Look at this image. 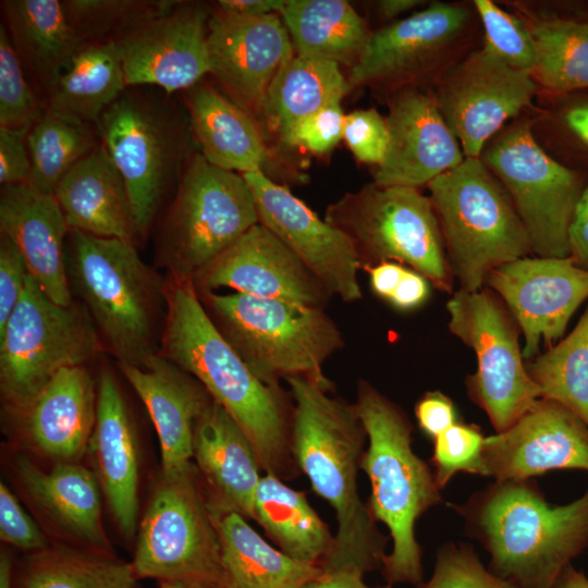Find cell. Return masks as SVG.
Wrapping results in <instances>:
<instances>
[{"label":"cell","mask_w":588,"mask_h":588,"mask_svg":"<svg viewBox=\"0 0 588 588\" xmlns=\"http://www.w3.org/2000/svg\"><path fill=\"white\" fill-rule=\"evenodd\" d=\"M292 399L291 451L313 490L334 510V544L320 564L323 572L382 566L388 537L358 493L357 473L367 443L355 405L304 378L285 379Z\"/></svg>","instance_id":"cell-1"},{"label":"cell","mask_w":588,"mask_h":588,"mask_svg":"<svg viewBox=\"0 0 588 588\" xmlns=\"http://www.w3.org/2000/svg\"><path fill=\"white\" fill-rule=\"evenodd\" d=\"M160 354L192 375L244 430L267 474L297 475L290 407L281 387L259 380L222 336L192 281L167 278Z\"/></svg>","instance_id":"cell-2"},{"label":"cell","mask_w":588,"mask_h":588,"mask_svg":"<svg viewBox=\"0 0 588 588\" xmlns=\"http://www.w3.org/2000/svg\"><path fill=\"white\" fill-rule=\"evenodd\" d=\"M450 507L489 553V571L518 588H554L588 547V489L552 505L531 479L494 481Z\"/></svg>","instance_id":"cell-3"},{"label":"cell","mask_w":588,"mask_h":588,"mask_svg":"<svg viewBox=\"0 0 588 588\" xmlns=\"http://www.w3.org/2000/svg\"><path fill=\"white\" fill-rule=\"evenodd\" d=\"M66 271L72 294L118 364L144 368L160 354L168 282L134 243L70 230Z\"/></svg>","instance_id":"cell-4"},{"label":"cell","mask_w":588,"mask_h":588,"mask_svg":"<svg viewBox=\"0 0 588 588\" xmlns=\"http://www.w3.org/2000/svg\"><path fill=\"white\" fill-rule=\"evenodd\" d=\"M356 412L367 434L360 469L370 482L367 504L390 532L392 551L382 561L387 584L422 583L421 548L415 524L442 502L433 470L412 448V424L394 402L367 381H359Z\"/></svg>","instance_id":"cell-5"},{"label":"cell","mask_w":588,"mask_h":588,"mask_svg":"<svg viewBox=\"0 0 588 588\" xmlns=\"http://www.w3.org/2000/svg\"><path fill=\"white\" fill-rule=\"evenodd\" d=\"M216 328L264 383L304 377L332 390L323 364L344 345L323 308L241 293H197Z\"/></svg>","instance_id":"cell-6"},{"label":"cell","mask_w":588,"mask_h":588,"mask_svg":"<svg viewBox=\"0 0 588 588\" xmlns=\"http://www.w3.org/2000/svg\"><path fill=\"white\" fill-rule=\"evenodd\" d=\"M427 186L460 291L481 290L492 270L532 253L510 196L480 158H465Z\"/></svg>","instance_id":"cell-7"},{"label":"cell","mask_w":588,"mask_h":588,"mask_svg":"<svg viewBox=\"0 0 588 588\" xmlns=\"http://www.w3.org/2000/svg\"><path fill=\"white\" fill-rule=\"evenodd\" d=\"M323 219L351 238L362 268L395 261L438 290L452 291L454 277L440 223L430 197L418 188L372 182L328 205Z\"/></svg>","instance_id":"cell-8"},{"label":"cell","mask_w":588,"mask_h":588,"mask_svg":"<svg viewBox=\"0 0 588 588\" xmlns=\"http://www.w3.org/2000/svg\"><path fill=\"white\" fill-rule=\"evenodd\" d=\"M257 223L254 196L243 175L217 168L195 152L166 216L158 260L168 278L193 282Z\"/></svg>","instance_id":"cell-9"},{"label":"cell","mask_w":588,"mask_h":588,"mask_svg":"<svg viewBox=\"0 0 588 588\" xmlns=\"http://www.w3.org/2000/svg\"><path fill=\"white\" fill-rule=\"evenodd\" d=\"M199 478L194 464L160 476L139 526L132 563L138 578L219 588V535Z\"/></svg>","instance_id":"cell-10"},{"label":"cell","mask_w":588,"mask_h":588,"mask_svg":"<svg viewBox=\"0 0 588 588\" xmlns=\"http://www.w3.org/2000/svg\"><path fill=\"white\" fill-rule=\"evenodd\" d=\"M102 348L98 331L75 302L51 301L27 275L19 304L0 330V389L17 408L33 399L61 369L85 366Z\"/></svg>","instance_id":"cell-11"},{"label":"cell","mask_w":588,"mask_h":588,"mask_svg":"<svg viewBox=\"0 0 588 588\" xmlns=\"http://www.w3.org/2000/svg\"><path fill=\"white\" fill-rule=\"evenodd\" d=\"M446 309L449 330L477 358V369L466 380L468 395L487 414L495 432H502L541 397L524 363L520 330L489 289L457 291Z\"/></svg>","instance_id":"cell-12"},{"label":"cell","mask_w":588,"mask_h":588,"mask_svg":"<svg viewBox=\"0 0 588 588\" xmlns=\"http://www.w3.org/2000/svg\"><path fill=\"white\" fill-rule=\"evenodd\" d=\"M480 159L502 184L538 257H569L568 229L585 185L549 156L528 121L518 120L491 140Z\"/></svg>","instance_id":"cell-13"},{"label":"cell","mask_w":588,"mask_h":588,"mask_svg":"<svg viewBox=\"0 0 588 588\" xmlns=\"http://www.w3.org/2000/svg\"><path fill=\"white\" fill-rule=\"evenodd\" d=\"M96 124L101 145L125 183L136 232L144 236L181 163V134L160 110L124 94Z\"/></svg>","instance_id":"cell-14"},{"label":"cell","mask_w":588,"mask_h":588,"mask_svg":"<svg viewBox=\"0 0 588 588\" xmlns=\"http://www.w3.org/2000/svg\"><path fill=\"white\" fill-rule=\"evenodd\" d=\"M537 83L482 47L446 69L432 94L465 158H480L487 143L531 103Z\"/></svg>","instance_id":"cell-15"},{"label":"cell","mask_w":588,"mask_h":588,"mask_svg":"<svg viewBox=\"0 0 588 588\" xmlns=\"http://www.w3.org/2000/svg\"><path fill=\"white\" fill-rule=\"evenodd\" d=\"M504 303L524 336L523 357L559 342L588 299V269L571 257H524L492 270L486 281Z\"/></svg>","instance_id":"cell-16"},{"label":"cell","mask_w":588,"mask_h":588,"mask_svg":"<svg viewBox=\"0 0 588 588\" xmlns=\"http://www.w3.org/2000/svg\"><path fill=\"white\" fill-rule=\"evenodd\" d=\"M242 175L253 193L259 223L299 258L331 296L347 303L360 299L362 265L351 238L265 173Z\"/></svg>","instance_id":"cell-17"},{"label":"cell","mask_w":588,"mask_h":588,"mask_svg":"<svg viewBox=\"0 0 588 588\" xmlns=\"http://www.w3.org/2000/svg\"><path fill=\"white\" fill-rule=\"evenodd\" d=\"M207 50L209 74L261 128L268 91L295 56L280 14L241 17L217 11L208 20Z\"/></svg>","instance_id":"cell-18"},{"label":"cell","mask_w":588,"mask_h":588,"mask_svg":"<svg viewBox=\"0 0 588 588\" xmlns=\"http://www.w3.org/2000/svg\"><path fill=\"white\" fill-rule=\"evenodd\" d=\"M561 469L588 473V426L556 402L540 397L510 428L485 438L480 476L529 480Z\"/></svg>","instance_id":"cell-19"},{"label":"cell","mask_w":588,"mask_h":588,"mask_svg":"<svg viewBox=\"0 0 588 588\" xmlns=\"http://www.w3.org/2000/svg\"><path fill=\"white\" fill-rule=\"evenodd\" d=\"M204 5L187 4L146 16L118 40L126 85L189 89L210 73Z\"/></svg>","instance_id":"cell-20"},{"label":"cell","mask_w":588,"mask_h":588,"mask_svg":"<svg viewBox=\"0 0 588 588\" xmlns=\"http://www.w3.org/2000/svg\"><path fill=\"white\" fill-rule=\"evenodd\" d=\"M197 293L229 287L260 298L323 308L331 295L274 234L255 224L193 280Z\"/></svg>","instance_id":"cell-21"},{"label":"cell","mask_w":588,"mask_h":588,"mask_svg":"<svg viewBox=\"0 0 588 588\" xmlns=\"http://www.w3.org/2000/svg\"><path fill=\"white\" fill-rule=\"evenodd\" d=\"M468 11L432 2L426 9L371 33L357 63L350 69L351 89L385 86L396 90L436 65L464 30Z\"/></svg>","instance_id":"cell-22"},{"label":"cell","mask_w":588,"mask_h":588,"mask_svg":"<svg viewBox=\"0 0 588 588\" xmlns=\"http://www.w3.org/2000/svg\"><path fill=\"white\" fill-rule=\"evenodd\" d=\"M388 107L389 147L375 184L418 188L464 161L432 94L402 87L393 90Z\"/></svg>","instance_id":"cell-23"},{"label":"cell","mask_w":588,"mask_h":588,"mask_svg":"<svg viewBox=\"0 0 588 588\" xmlns=\"http://www.w3.org/2000/svg\"><path fill=\"white\" fill-rule=\"evenodd\" d=\"M0 231L22 254L29 275L54 303H74L66 271L69 226L53 195L27 183L3 185Z\"/></svg>","instance_id":"cell-24"},{"label":"cell","mask_w":588,"mask_h":588,"mask_svg":"<svg viewBox=\"0 0 588 588\" xmlns=\"http://www.w3.org/2000/svg\"><path fill=\"white\" fill-rule=\"evenodd\" d=\"M142 400L156 428L161 451V475L186 470L193 463L197 419L212 402L192 375L163 357L154 356L144 368L118 364Z\"/></svg>","instance_id":"cell-25"},{"label":"cell","mask_w":588,"mask_h":588,"mask_svg":"<svg viewBox=\"0 0 588 588\" xmlns=\"http://www.w3.org/2000/svg\"><path fill=\"white\" fill-rule=\"evenodd\" d=\"M97 479L111 514L127 539L138 514V457L135 429L113 373L103 369L97 384V411L89 441Z\"/></svg>","instance_id":"cell-26"},{"label":"cell","mask_w":588,"mask_h":588,"mask_svg":"<svg viewBox=\"0 0 588 588\" xmlns=\"http://www.w3.org/2000/svg\"><path fill=\"white\" fill-rule=\"evenodd\" d=\"M12 409L37 450L61 462H72L89 446L97 387L85 366L66 367L27 403Z\"/></svg>","instance_id":"cell-27"},{"label":"cell","mask_w":588,"mask_h":588,"mask_svg":"<svg viewBox=\"0 0 588 588\" xmlns=\"http://www.w3.org/2000/svg\"><path fill=\"white\" fill-rule=\"evenodd\" d=\"M193 458L210 495L244 518L254 519L262 468L244 430L213 400L195 424Z\"/></svg>","instance_id":"cell-28"},{"label":"cell","mask_w":588,"mask_h":588,"mask_svg":"<svg viewBox=\"0 0 588 588\" xmlns=\"http://www.w3.org/2000/svg\"><path fill=\"white\" fill-rule=\"evenodd\" d=\"M53 196L70 230L134 243L137 232L127 189L102 145L68 172Z\"/></svg>","instance_id":"cell-29"},{"label":"cell","mask_w":588,"mask_h":588,"mask_svg":"<svg viewBox=\"0 0 588 588\" xmlns=\"http://www.w3.org/2000/svg\"><path fill=\"white\" fill-rule=\"evenodd\" d=\"M193 135L212 166L237 172H262L271 163L266 136L258 123L228 96L197 84L187 96Z\"/></svg>","instance_id":"cell-30"},{"label":"cell","mask_w":588,"mask_h":588,"mask_svg":"<svg viewBox=\"0 0 588 588\" xmlns=\"http://www.w3.org/2000/svg\"><path fill=\"white\" fill-rule=\"evenodd\" d=\"M208 509L220 541L219 588H301L322 573L270 546L246 518L211 495Z\"/></svg>","instance_id":"cell-31"},{"label":"cell","mask_w":588,"mask_h":588,"mask_svg":"<svg viewBox=\"0 0 588 588\" xmlns=\"http://www.w3.org/2000/svg\"><path fill=\"white\" fill-rule=\"evenodd\" d=\"M16 473L32 501L56 526L90 546L108 547L99 481L90 470L73 462H59L44 471L20 456Z\"/></svg>","instance_id":"cell-32"},{"label":"cell","mask_w":588,"mask_h":588,"mask_svg":"<svg viewBox=\"0 0 588 588\" xmlns=\"http://www.w3.org/2000/svg\"><path fill=\"white\" fill-rule=\"evenodd\" d=\"M280 16L295 54L353 68L371 32L345 0H286Z\"/></svg>","instance_id":"cell-33"},{"label":"cell","mask_w":588,"mask_h":588,"mask_svg":"<svg viewBox=\"0 0 588 588\" xmlns=\"http://www.w3.org/2000/svg\"><path fill=\"white\" fill-rule=\"evenodd\" d=\"M11 41L20 57L48 85L84 47L68 1L11 0L4 2Z\"/></svg>","instance_id":"cell-34"},{"label":"cell","mask_w":588,"mask_h":588,"mask_svg":"<svg viewBox=\"0 0 588 588\" xmlns=\"http://www.w3.org/2000/svg\"><path fill=\"white\" fill-rule=\"evenodd\" d=\"M254 520L282 552L302 563L320 567L334 544V536L305 493L273 474L262 476L258 485Z\"/></svg>","instance_id":"cell-35"},{"label":"cell","mask_w":588,"mask_h":588,"mask_svg":"<svg viewBox=\"0 0 588 588\" xmlns=\"http://www.w3.org/2000/svg\"><path fill=\"white\" fill-rule=\"evenodd\" d=\"M126 86L119 42L85 45L50 85L49 108L86 123H97Z\"/></svg>","instance_id":"cell-36"},{"label":"cell","mask_w":588,"mask_h":588,"mask_svg":"<svg viewBox=\"0 0 588 588\" xmlns=\"http://www.w3.org/2000/svg\"><path fill=\"white\" fill-rule=\"evenodd\" d=\"M351 90L339 64L295 54L272 83L265 103L261 130L281 139L296 123Z\"/></svg>","instance_id":"cell-37"},{"label":"cell","mask_w":588,"mask_h":588,"mask_svg":"<svg viewBox=\"0 0 588 588\" xmlns=\"http://www.w3.org/2000/svg\"><path fill=\"white\" fill-rule=\"evenodd\" d=\"M27 145V184L47 195H53L68 172L97 147L89 123L50 108L30 126Z\"/></svg>","instance_id":"cell-38"},{"label":"cell","mask_w":588,"mask_h":588,"mask_svg":"<svg viewBox=\"0 0 588 588\" xmlns=\"http://www.w3.org/2000/svg\"><path fill=\"white\" fill-rule=\"evenodd\" d=\"M130 563L100 553L44 549L20 574L16 588H135Z\"/></svg>","instance_id":"cell-39"},{"label":"cell","mask_w":588,"mask_h":588,"mask_svg":"<svg viewBox=\"0 0 588 588\" xmlns=\"http://www.w3.org/2000/svg\"><path fill=\"white\" fill-rule=\"evenodd\" d=\"M542 399L556 402L588 426V307L575 328L526 363Z\"/></svg>","instance_id":"cell-40"},{"label":"cell","mask_w":588,"mask_h":588,"mask_svg":"<svg viewBox=\"0 0 588 588\" xmlns=\"http://www.w3.org/2000/svg\"><path fill=\"white\" fill-rule=\"evenodd\" d=\"M530 30L536 62L531 76L554 91L588 88V22L538 21Z\"/></svg>","instance_id":"cell-41"},{"label":"cell","mask_w":588,"mask_h":588,"mask_svg":"<svg viewBox=\"0 0 588 588\" xmlns=\"http://www.w3.org/2000/svg\"><path fill=\"white\" fill-rule=\"evenodd\" d=\"M485 32L483 47L511 68L531 74L536 49L530 30L491 0H475Z\"/></svg>","instance_id":"cell-42"},{"label":"cell","mask_w":588,"mask_h":588,"mask_svg":"<svg viewBox=\"0 0 588 588\" xmlns=\"http://www.w3.org/2000/svg\"><path fill=\"white\" fill-rule=\"evenodd\" d=\"M40 114L9 32L0 25V126H32Z\"/></svg>","instance_id":"cell-43"},{"label":"cell","mask_w":588,"mask_h":588,"mask_svg":"<svg viewBox=\"0 0 588 588\" xmlns=\"http://www.w3.org/2000/svg\"><path fill=\"white\" fill-rule=\"evenodd\" d=\"M485 438L478 426L458 421L433 440L431 464L441 490L457 473L480 475Z\"/></svg>","instance_id":"cell-44"},{"label":"cell","mask_w":588,"mask_h":588,"mask_svg":"<svg viewBox=\"0 0 588 588\" xmlns=\"http://www.w3.org/2000/svg\"><path fill=\"white\" fill-rule=\"evenodd\" d=\"M417 588H518L486 568L474 549L446 543L438 550L432 575Z\"/></svg>","instance_id":"cell-45"},{"label":"cell","mask_w":588,"mask_h":588,"mask_svg":"<svg viewBox=\"0 0 588 588\" xmlns=\"http://www.w3.org/2000/svg\"><path fill=\"white\" fill-rule=\"evenodd\" d=\"M343 138L357 160L379 167L389 147L385 118L376 109H360L345 114Z\"/></svg>","instance_id":"cell-46"},{"label":"cell","mask_w":588,"mask_h":588,"mask_svg":"<svg viewBox=\"0 0 588 588\" xmlns=\"http://www.w3.org/2000/svg\"><path fill=\"white\" fill-rule=\"evenodd\" d=\"M344 120L341 102H333L296 123L280 140L314 154H326L343 138Z\"/></svg>","instance_id":"cell-47"},{"label":"cell","mask_w":588,"mask_h":588,"mask_svg":"<svg viewBox=\"0 0 588 588\" xmlns=\"http://www.w3.org/2000/svg\"><path fill=\"white\" fill-rule=\"evenodd\" d=\"M0 538L23 550H44L47 546L40 528L3 482L0 483Z\"/></svg>","instance_id":"cell-48"},{"label":"cell","mask_w":588,"mask_h":588,"mask_svg":"<svg viewBox=\"0 0 588 588\" xmlns=\"http://www.w3.org/2000/svg\"><path fill=\"white\" fill-rule=\"evenodd\" d=\"M28 270L17 247L5 236H0V330L20 302L25 289Z\"/></svg>","instance_id":"cell-49"},{"label":"cell","mask_w":588,"mask_h":588,"mask_svg":"<svg viewBox=\"0 0 588 588\" xmlns=\"http://www.w3.org/2000/svg\"><path fill=\"white\" fill-rule=\"evenodd\" d=\"M30 126H0V183L13 185L27 183L30 157L27 136Z\"/></svg>","instance_id":"cell-50"},{"label":"cell","mask_w":588,"mask_h":588,"mask_svg":"<svg viewBox=\"0 0 588 588\" xmlns=\"http://www.w3.org/2000/svg\"><path fill=\"white\" fill-rule=\"evenodd\" d=\"M420 430L434 440L457 421L453 401L440 391L426 392L415 405Z\"/></svg>","instance_id":"cell-51"},{"label":"cell","mask_w":588,"mask_h":588,"mask_svg":"<svg viewBox=\"0 0 588 588\" xmlns=\"http://www.w3.org/2000/svg\"><path fill=\"white\" fill-rule=\"evenodd\" d=\"M569 257L588 269V183L576 205L568 229Z\"/></svg>","instance_id":"cell-52"},{"label":"cell","mask_w":588,"mask_h":588,"mask_svg":"<svg viewBox=\"0 0 588 588\" xmlns=\"http://www.w3.org/2000/svg\"><path fill=\"white\" fill-rule=\"evenodd\" d=\"M429 283L424 275L407 268L388 302L401 310L415 309L427 301Z\"/></svg>","instance_id":"cell-53"},{"label":"cell","mask_w":588,"mask_h":588,"mask_svg":"<svg viewBox=\"0 0 588 588\" xmlns=\"http://www.w3.org/2000/svg\"><path fill=\"white\" fill-rule=\"evenodd\" d=\"M286 0H220L217 11L241 17L280 14Z\"/></svg>","instance_id":"cell-54"},{"label":"cell","mask_w":588,"mask_h":588,"mask_svg":"<svg viewBox=\"0 0 588 588\" xmlns=\"http://www.w3.org/2000/svg\"><path fill=\"white\" fill-rule=\"evenodd\" d=\"M407 268L395 261H384L367 269L372 291L388 301L395 291Z\"/></svg>","instance_id":"cell-55"},{"label":"cell","mask_w":588,"mask_h":588,"mask_svg":"<svg viewBox=\"0 0 588 588\" xmlns=\"http://www.w3.org/2000/svg\"><path fill=\"white\" fill-rule=\"evenodd\" d=\"M301 588H370L364 580V573L356 568H341L323 572L306 581Z\"/></svg>","instance_id":"cell-56"},{"label":"cell","mask_w":588,"mask_h":588,"mask_svg":"<svg viewBox=\"0 0 588 588\" xmlns=\"http://www.w3.org/2000/svg\"><path fill=\"white\" fill-rule=\"evenodd\" d=\"M565 121L573 133L588 145V106L572 108Z\"/></svg>","instance_id":"cell-57"},{"label":"cell","mask_w":588,"mask_h":588,"mask_svg":"<svg viewBox=\"0 0 588 588\" xmlns=\"http://www.w3.org/2000/svg\"><path fill=\"white\" fill-rule=\"evenodd\" d=\"M422 1L419 0H381L378 2V13L387 19H393L404 12L418 7Z\"/></svg>","instance_id":"cell-58"},{"label":"cell","mask_w":588,"mask_h":588,"mask_svg":"<svg viewBox=\"0 0 588 588\" xmlns=\"http://www.w3.org/2000/svg\"><path fill=\"white\" fill-rule=\"evenodd\" d=\"M554 588H588V577L569 565L561 574Z\"/></svg>","instance_id":"cell-59"},{"label":"cell","mask_w":588,"mask_h":588,"mask_svg":"<svg viewBox=\"0 0 588 588\" xmlns=\"http://www.w3.org/2000/svg\"><path fill=\"white\" fill-rule=\"evenodd\" d=\"M0 588H12V562L3 552L0 555Z\"/></svg>","instance_id":"cell-60"},{"label":"cell","mask_w":588,"mask_h":588,"mask_svg":"<svg viewBox=\"0 0 588 588\" xmlns=\"http://www.w3.org/2000/svg\"><path fill=\"white\" fill-rule=\"evenodd\" d=\"M161 588H187L185 586L172 583H161Z\"/></svg>","instance_id":"cell-61"},{"label":"cell","mask_w":588,"mask_h":588,"mask_svg":"<svg viewBox=\"0 0 588 588\" xmlns=\"http://www.w3.org/2000/svg\"><path fill=\"white\" fill-rule=\"evenodd\" d=\"M376 588H393V586L389 585V584H385L384 586H379V587H376Z\"/></svg>","instance_id":"cell-62"}]
</instances>
